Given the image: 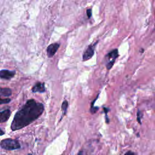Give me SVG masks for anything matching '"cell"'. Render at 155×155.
<instances>
[{"mask_svg":"<svg viewBox=\"0 0 155 155\" xmlns=\"http://www.w3.org/2000/svg\"><path fill=\"white\" fill-rule=\"evenodd\" d=\"M10 114L11 111L9 109H6L0 111V123L6 122L9 119Z\"/></svg>","mask_w":155,"mask_h":155,"instance_id":"52a82bcc","label":"cell"},{"mask_svg":"<svg viewBox=\"0 0 155 155\" xmlns=\"http://www.w3.org/2000/svg\"><path fill=\"white\" fill-rule=\"evenodd\" d=\"M96 43H95V44L89 45L86 50L84 52L82 56L83 61H87L93 57L94 53V46L96 45Z\"/></svg>","mask_w":155,"mask_h":155,"instance_id":"3957f363","label":"cell"},{"mask_svg":"<svg viewBox=\"0 0 155 155\" xmlns=\"http://www.w3.org/2000/svg\"><path fill=\"white\" fill-rule=\"evenodd\" d=\"M0 147L6 150H15L20 148L21 145L17 140L7 138L0 142Z\"/></svg>","mask_w":155,"mask_h":155,"instance_id":"7a4b0ae2","label":"cell"},{"mask_svg":"<svg viewBox=\"0 0 155 155\" xmlns=\"http://www.w3.org/2000/svg\"><path fill=\"white\" fill-rule=\"evenodd\" d=\"M0 94L5 97H9L12 95V90L9 88H0Z\"/></svg>","mask_w":155,"mask_h":155,"instance_id":"ba28073f","label":"cell"},{"mask_svg":"<svg viewBox=\"0 0 155 155\" xmlns=\"http://www.w3.org/2000/svg\"><path fill=\"white\" fill-rule=\"evenodd\" d=\"M16 74L15 71H11L8 70H2L0 71V78L10 80L12 78L14 77V76Z\"/></svg>","mask_w":155,"mask_h":155,"instance_id":"5b68a950","label":"cell"},{"mask_svg":"<svg viewBox=\"0 0 155 155\" xmlns=\"http://www.w3.org/2000/svg\"><path fill=\"white\" fill-rule=\"evenodd\" d=\"M4 131H2V129H1L0 128V136H2V135H4Z\"/></svg>","mask_w":155,"mask_h":155,"instance_id":"9a60e30c","label":"cell"},{"mask_svg":"<svg viewBox=\"0 0 155 155\" xmlns=\"http://www.w3.org/2000/svg\"><path fill=\"white\" fill-rule=\"evenodd\" d=\"M44 110V105L35 99L28 100L15 114L11 124L12 131L20 130L36 120Z\"/></svg>","mask_w":155,"mask_h":155,"instance_id":"6da1fadb","label":"cell"},{"mask_svg":"<svg viewBox=\"0 0 155 155\" xmlns=\"http://www.w3.org/2000/svg\"><path fill=\"white\" fill-rule=\"evenodd\" d=\"M134 154V153H133V152H130H130H127V153H125V154Z\"/></svg>","mask_w":155,"mask_h":155,"instance_id":"2e32d148","label":"cell"},{"mask_svg":"<svg viewBox=\"0 0 155 155\" xmlns=\"http://www.w3.org/2000/svg\"><path fill=\"white\" fill-rule=\"evenodd\" d=\"M10 101H11V99L10 98H5V99L0 98V105L3 104H8Z\"/></svg>","mask_w":155,"mask_h":155,"instance_id":"8fae6325","label":"cell"},{"mask_svg":"<svg viewBox=\"0 0 155 155\" xmlns=\"http://www.w3.org/2000/svg\"><path fill=\"white\" fill-rule=\"evenodd\" d=\"M118 56H119L118 50L117 49H115L109 52L107 55V57H108V58H110V59H116L118 57Z\"/></svg>","mask_w":155,"mask_h":155,"instance_id":"9c48e42d","label":"cell"},{"mask_svg":"<svg viewBox=\"0 0 155 155\" xmlns=\"http://www.w3.org/2000/svg\"><path fill=\"white\" fill-rule=\"evenodd\" d=\"M142 113L140 111H138L137 120V122H139L140 124H141V122H140V118L142 117Z\"/></svg>","mask_w":155,"mask_h":155,"instance_id":"4fadbf2b","label":"cell"},{"mask_svg":"<svg viewBox=\"0 0 155 155\" xmlns=\"http://www.w3.org/2000/svg\"><path fill=\"white\" fill-rule=\"evenodd\" d=\"M87 16L88 18H90L91 16V8H88L87 10Z\"/></svg>","mask_w":155,"mask_h":155,"instance_id":"5bb4252c","label":"cell"},{"mask_svg":"<svg viewBox=\"0 0 155 155\" xmlns=\"http://www.w3.org/2000/svg\"><path fill=\"white\" fill-rule=\"evenodd\" d=\"M59 46H60V44L59 43H54L49 45L47 48V53L48 57V58L53 57L56 53Z\"/></svg>","mask_w":155,"mask_h":155,"instance_id":"277c9868","label":"cell"},{"mask_svg":"<svg viewBox=\"0 0 155 155\" xmlns=\"http://www.w3.org/2000/svg\"><path fill=\"white\" fill-rule=\"evenodd\" d=\"M115 61H109L107 65H106V67H107V68L108 70H110L111 68V67H113V65H114V63Z\"/></svg>","mask_w":155,"mask_h":155,"instance_id":"7c38bea8","label":"cell"},{"mask_svg":"<svg viewBox=\"0 0 155 155\" xmlns=\"http://www.w3.org/2000/svg\"><path fill=\"white\" fill-rule=\"evenodd\" d=\"M68 103L67 102V101H64L62 104V107H61V109L62 110V112L64 113V114L65 113H66L67 108H68Z\"/></svg>","mask_w":155,"mask_h":155,"instance_id":"30bf717a","label":"cell"},{"mask_svg":"<svg viewBox=\"0 0 155 155\" xmlns=\"http://www.w3.org/2000/svg\"><path fill=\"white\" fill-rule=\"evenodd\" d=\"M32 91L34 93L39 92V93H44L45 91V84L43 82H38L31 89Z\"/></svg>","mask_w":155,"mask_h":155,"instance_id":"8992f818","label":"cell"}]
</instances>
